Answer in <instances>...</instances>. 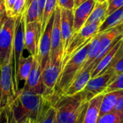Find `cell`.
I'll list each match as a JSON object with an SVG mask.
<instances>
[{
	"mask_svg": "<svg viewBox=\"0 0 123 123\" xmlns=\"http://www.w3.org/2000/svg\"><path fill=\"white\" fill-rule=\"evenodd\" d=\"M53 94H37L19 89L9 106L4 111V122L39 123L44 112L53 105Z\"/></svg>",
	"mask_w": 123,
	"mask_h": 123,
	"instance_id": "1",
	"label": "cell"
},
{
	"mask_svg": "<svg viewBox=\"0 0 123 123\" xmlns=\"http://www.w3.org/2000/svg\"><path fill=\"white\" fill-rule=\"evenodd\" d=\"M88 103L83 91L71 96L58 97L53 103L57 123H84Z\"/></svg>",
	"mask_w": 123,
	"mask_h": 123,
	"instance_id": "2",
	"label": "cell"
},
{
	"mask_svg": "<svg viewBox=\"0 0 123 123\" xmlns=\"http://www.w3.org/2000/svg\"><path fill=\"white\" fill-rule=\"evenodd\" d=\"M91 40L79 51H77L74 55H73L62 66L61 71L60 73L53 92V94L56 97L63 94V93L67 89L82 67L86 58L87 52Z\"/></svg>",
	"mask_w": 123,
	"mask_h": 123,
	"instance_id": "3",
	"label": "cell"
},
{
	"mask_svg": "<svg viewBox=\"0 0 123 123\" xmlns=\"http://www.w3.org/2000/svg\"><path fill=\"white\" fill-rule=\"evenodd\" d=\"M26 7V6H25ZM25 8L16 17L14 33L11 51V68L13 88L15 95L18 92L19 87L17 84V76L19 63L25 49Z\"/></svg>",
	"mask_w": 123,
	"mask_h": 123,
	"instance_id": "4",
	"label": "cell"
},
{
	"mask_svg": "<svg viewBox=\"0 0 123 123\" xmlns=\"http://www.w3.org/2000/svg\"><path fill=\"white\" fill-rule=\"evenodd\" d=\"M101 23H94L84 25L76 34H74L68 45L67 48L63 52L62 58V66L77 51L89 43L97 33L98 28Z\"/></svg>",
	"mask_w": 123,
	"mask_h": 123,
	"instance_id": "5",
	"label": "cell"
},
{
	"mask_svg": "<svg viewBox=\"0 0 123 123\" xmlns=\"http://www.w3.org/2000/svg\"><path fill=\"white\" fill-rule=\"evenodd\" d=\"M15 97L13 88L11 55L1 64L0 76V110L4 111L9 106Z\"/></svg>",
	"mask_w": 123,
	"mask_h": 123,
	"instance_id": "6",
	"label": "cell"
},
{
	"mask_svg": "<svg viewBox=\"0 0 123 123\" xmlns=\"http://www.w3.org/2000/svg\"><path fill=\"white\" fill-rule=\"evenodd\" d=\"M15 20L6 13L0 19V65L11 55Z\"/></svg>",
	"mask_w": 123,
	"mask_h": 123,
	"instance_id": "7",
	"label": "cell"
},
{
	"mask_svg": "<svg viewBox=\"0 0 123 123\" xmlns=\"http://www.w3.org/2000/svg\"><path fill=\"white\" fill-rule=\"evenodd\" d=\"M63 53V48L61 30V8L57 6L54 12L53 24L51 31L49 61L50 62H55L58 59H62Z\"/></svg>",
	"mask_w": 123,
	"mask_h": 123,
	"instance_id": "8",
	"label": "cell"
},
{
	"mask_svg": "<svg viewBox=\"0 0 123 123\" xmlns=\"http://www.w3.org/2000/svg\"><path fill=\"white\" fill-rule=\"evenodd\" d=\"M123 55V37L102 57L97 66L92 72V77L94 78L108 71Z\"/></svg>",
	"mask_w": 123,
	"mask_h": 123,
	"instance_id": "9",
	"label": "cell"
},
{
	"mask_svg": "<svg viewBox=\"0 0 123 123\" xmlns=\"http://www.w3.org/2000/svg\"><path fill=\"white\" fill-rule=\"evenodd\" d=\"M113 78V73L111 71H107L104 74L94 78H91L83 92L86 100L89 101L92 98L99 94L106 89Z\"/></svg>",
	"mask_w": 123,
	"mask_h": 123,
	"instance_id": "10",
	"label": "cell"
},
{
	"mask_svg": "<svg viewBox=\"0 0 123 123\" xmlns=\"http://www.w3.org/2000/svg\"><path fill=\"white\" fill-rule=\"evenodd\" d=\"M54 13L50 17L44 32H43L38 43L37 50V60L39 61L41 70H43L50 59V39H51V31L53 24Z\"/></svg>",
	"mask_w": 123,
	"mask_h": 123,
	"instance_id": "11",
	"label": "cell"
},
{
	"mask_svg": "<svg viewBox=\"0 0 123 123\" xmlns=\"http://www.w3.org/2000/svg\"><path fill=\"white\" fill-rule=\"evenodd\" d=\"M61 68L62 59H58L55 62H50L48 61L45 68L42 70V81L46 88V93L53 94L55 86L61 71Z\"/></svg>",
	"mask_w": 123,
	"mask_h": 123,
	"instance_id": "12",
	"label": "cell"
},
{
	"mask_svg": "<svg viewBox=\"0 0 123 123\" xmlns=\"http://www.w3.org/2000/svg\"><path fill=\"white\" fill-rule=\"evenodd\" d=\"M41 71L42 70L39 61L37 60V56H35L33 58L32 68L28 75V77L25 81L23 89L40 94L46 93V88L42 81Z\"/></svg>",
	"mask_w": 123,
	"mask_h": 123,
	"instance_id": "13",
	"label": "cell"
},
{
	"mask_svg": "<svg viewBox=\"0 0 123 123\" xmlns=\"http://www.w3.org/2000/svg\"><path fill=\"white\" fill-rule=\"evenodd\" d=\"M40 38V23L33 22L25 23V48L34 57L37 55L38 43Z\"/></svg>",
	"mask_w": 123,
	"mask_h": 123,
	"instance_id": "14",
	"label": "cell"
},
{
	"mask_svg": "<svg viewBox=\"0 0 123 123\" xmlns=\"http://www.w3.org/2000/svg\"><path fill=\"white\" fill-rule=\"evenodd\" d=\"M61 30L64 52L74 33V10L61 8Z\"/></svg>",
	"mask_w": 123,
	"mask_h": 123,
	"instance_id": "15",
	"label": "cell"
},
{
	"mask_svg": "<svg viewBox=\"0 0 123 123\" xmlns=\"http://www.w3.org/2000/svg\"><path fill=\"white\" fill-rule=\"evenodd\" d=\"M95 0H85L74 9V33H77L84 25L96 4ZM72 35V36H73Z\"/></svg>",
	"mask_w": 123,
	"mask_h": 123,
	"instance_id": "16",
	"label": "cell"
},
{
	"mask_svg": "<svg viewBox=\"0 0 123 123\" xmlns=\"http://www.w3.org/2000/svg\"><path fill=\"white\" fill-rule=\"evenodd\" d=\"M91 77H92V69L88 67L81 73L79 74L74 78L73 81L71 83L69 86L63 93L62 95L71 96L81 92L86 86Z\"/></svg>",
	"mask_w": 123,
	"mask_h": 123,
	"instance_id": "17",
	"label": "cell"
},
{
	"mask_svg": "<svg viewBox=\"0 0 123 123\" xmlns=\"http://www.w3.org/2000/svg\"><path fill=\"white\" fill-rule=\"evenodd\" d=\"M105 93H101L92 98L88 103L84 123H97Z\"/></svg>",
	"mask_w": 123,
	"mask_h": 123,
	"instance_id": "18",
	"label": "cell"
},
{
	"mask_svg": "<svg viewBox=\"0 0 123 123\" xmlns=\"http://www.w3.org/2000/svg\"><path fill=\"white\" fill-rule=\"evenodd\" d=\"M107 9V1L99 2L96 1V4L89 14L84 25H88L94 23H102L107 17L106 13Z\"/></svg>",
	"mask_w": 123,
	"mask_h": 123,
	"instance_id": "19",
	"label": "cell"
},
{
	"mask_svg": "<svg viewBox=\"0 0 123 123\" xmlns=\"http://www.w3.org/2000/svg\"><path fill=\"white\" fill-rule=\"evenodd\" d=\"M122 22H123V6L105 18V19L100 24L97 33L105 32Z\"/></svg>",
	"mask_w": 123,
	"mask_h": 123,
	"instance_id": "20",
	"label": "cell"
},
{
	"mask_svg": "<svg viewBox=\"0 0 123 123\" xmlns=\"http://www.w3.org/2000/svg\"><path fill=\"white\" fill-rule=\"evenodd\" d=\"M122 96H123V90H117L105 94L102 102L99 117L111 112L117 99Z\"/></svg>",
	"mask_w": 123,
	"mask_h": 123,
	"instance_id": "21",
	"label": "cell"
},
{
	"mask_svg": "<svg viewBox=\"0 0 123 123\" xmlns=\"http://www.w3.org/2000/svg\"><path fill=\"white\" fill-rule=\"evenodd\" d=\"M100 37H101V32L100 33H97L94 36V37L92 39V40L90 42V44H89V49H88L86 61H85L84 63L83 64L82 67L81 68V69L79 70V71L78 72L77 75L81 73L86 68H87L89 66V65L92 63V62L94 61V59L96 58V56H97V55L98 53V51H99Z\"/></svg>",
	"mask_w": 123,
	"mask_h": 123,
	"instance_id": "22",
	"label": "cell"
},
{
	"mask_svg": "<svg viewBox=\"0 0 123 123\" xmlns=\"http://www.w3.org/2000/svg\"><path fill=\"white\" fill-rule=\"evenodd\" d=\"M34 56L32 55H30L29 56L25 58L22 57L19 63L17 76V86H19V83L22 81H26L30 74V71L32 68V61Z\"/></svg>",
	"mask_w": 123,
	"mask_h": 123,
	"instance_id": "23",
	"label": "cell"
},
{
	"mask_svg": "<svg viewBox=\"0 0 123 123\" xmlns=\"http://www.w3.org/2000/svg\"><path fill=\"white\" fill-rule=\"evenodd\" d=\"M57 6H58V0H45V4L43 13V17L40 22V37L43 32H44L50 17L54 13Z\"/></svg>",
	"mask_w": 123,
	"mask_h": 123,
	"instance_id": "24",
	"label": "cell"
},
{
	"mask_svg": "<svg viewBox=\"0 0 123 123\" xmlns=\"http://www.w3.org/2000/svg\"><path fill=\"white\" fill-rule=\"evenodd\" d=\"M33 22H40L37 0H30L25 7V23Z\"/></svg>",
	"mask_w": 123,
	"mask_h": 123,
	"instance_id": "25",
	"label": "cell"
},
{
	"mask_svg": "<svg viewBox=\"0 0 123 123\" xmlns=\"http://www.w3.org/2000/svg\"><path fill=\"white\" fill-rule=\"evenodd\" d=\"M97 123H123V112L112 110L99 117Z\"/></svg>",
	"mask_w": 123,
	"mask_h": 123,
	"instance_id": "26",
	"label": "cell"
},
{
	"mask_svg": "<svg viewBox=\"0 0 123 123\" xmlns=\"http://www.w3.org/2000/svg\"><path fill=\"white\" fill-rule=\"evenodd\" d=\"M39 123H57V113L53 105L44 112Z\"/></svg>",
	"mask_w": 123,
	"mask_h": 123,
	"instance_id": "27",
	"label": "cell"
},
{
	"mask_svg": "<svg viewBox=\"0 0 123 123\" xmlns=\"http://www.w3.org/2000/svg\"><path fill=\"white\" fill-rule=\"evenodd\" d=\"M117 90H123V74L116 76L111 81L103 93L106 94Z\"/></svg>",
	"mask_w": 123,
	"mask_h": 123,
	"instance_id": "28",
	"label": "cell"
},
{
	"mask_svg": "<svg viewBox=\"0 0 123 123\" xmlns=\"http://www.w3.org/2000/svg\"><path fill=\"white\" fill-rule=\"evenodd\" d=\"M25 6L26 0H16L11 11L9 13H6V14L13 17H17L25 9Z\"/></svg>",
	"mask_w": 123,
	"mask_h": 123,
	"instance_id": "29",
	"label": "cell"
},
{
	"mask_svg": "<svg viewBox=\"0 0 123 123\" xmlns=\"http://www.w3.org/2000/svg\"><path fill=\"white\" fill-rule=\"evenodd\" d=\"M123 6V0H108L107 1V9L106 16L112 14L120 8Z\"/></svg>",
	"mask_w": 123,
	"mask_h": 123,
	"instance_id": "30",
	"label": "cell"
},
{
	"mask_svg": "<svg viewBox=\"0 0 123 123\" xmlns=\"http://www.w3.org/2000/svg\"><path fill=\"white\" fill-rule=\"evenodd\" d=\"M113 73L112 79L117 75L123 74V55L108 70Z\"/></svg>",
	"mask_w": 123,
	"mask_h": 123,
	"instance_id": "31",
	"label": "cell"
},
{
	"mask_svg": "<svg viewBox=\"0 0 123 123\" xmlns=\"http://www.w3.org/2000/svg\"><path fill=\"white\" fill-rule=\"evenodd\" d=\"M58 6L70 10L74 9V0H58Z\"/></svg>",
	"mask_w": 123,
	"mask_h": 123,
	"instance_id": "32",
	"label": "cell"
},
{
	"mask_svg": "<svg viewBox=\"0 0 123 123\" xmlns=\"http://www.w3.org/2000/svg\"><path fill=\"white\" fill-rule=\"evenodd\" d=\"M112 110H115V111H123V96L120 97L117 99V101L115 103Z\"/></svg>",
	"mask_w": 123,
	"mask_h": 123,
	"instance_id": "33",
	"label": "cell"
},
{
	"mask_svg": "<svg viewBox=\"0 0 123 123\" xmlns=\"http://www.w3.org/2000/svg\"><path fill=\"white\" fill-rule=\"evenodd\" d=\"M37 3H38V9H39V20H40V22H41L43 9H44V6L45 4V0H37Z\"/></svg>",
	"mask_w": 123,
	"mask_h": 123,
	"instance_id": "34",
	"label": "cell"
},
{
	"mask_svg": "<svg viewBox=\"0 0 123 123\" xmlns=\"http://www.w3.org/2000/svg\"><path fill=\"white\" fill-rule=\"evenodd\" d=\"M6 9L5 0H0V19L4 14H6Z\"/></svg>",
	"mask_w": 123,
	"mask_h": 123,
	"instance_id": "35",
	"label": "cell"
},
{
	"mask_svg": "<svg viewBox=\"0 0 123 123\" xmlns=\"http://www.w3.org/2000/svg\"><path fill=\"white\" fill-rule=\"evenodd\" d=\"M15 1H16V0H5L6 13H9L11 11V9H12V6H13Z\"/></svg>",
	"mask_w": 123,
	"mask_h": 123,
	"instance_id": "36",
	"label": "cell"
},
{
	"mask_svg": "<svg viewBox=\"0 0 123 123\" xmlns=\"http://www.w3.org/2000/svg\"><path fill=\"white\" fill-rule=\"evenodd\" d=\"M85 0H74V9L77 7L79 4H81L82 2H84Z\"/></svg>",
	"mask_w": 123,
	"mask_h": 123,
	"instance_id": "37",
	"label": "cell"
},
{
	"mask_svg": "<svg viewBox=\"0 0 123 123\" xmlns=\"http://www.w3.org/2000/svg\"><path fill=\"white\" fill-rule=\"evenodd\" d=\"M3 112L0 110V123L4 122V115Z\"/></svg>",
	"mask_w": 123,
	"mask_h": 123,
	"instance_id": "38",
	"label": "cell"
},
{
	"mask_svg": "<svg viewBox=\"0 0 123 123\" xmlns=\"http://www.w3.org/2000/svg\"><path fill=\"white\" fill-rule=\"evenodd\" d=\"M108 1V0H97V1H99V2H103V1Z\"/></svg>",
	"mask_w": 123,
	"mask_h": 123,
	"instance_id": "39",
	"label": "cell"
},
{
	"mask_svg": "<svg viewBox=\"0 0 123 123\" xmlns=\"http://www.w3.org/2000/svg\"><path fill=\"white\" fill-rule=\"evenodd\" d=\"M30 1V0H26V4H27Z\"/></svg>",
	"mask_w": 123,
	"mask_h": 123,
	"instance_id": "40",
	"label": "cell"
},
{
	"mask_svg": "<svg viewBox=\"0 0 123 123\" xmlns=\"http://www.w3.org/2000/svg\"><path fill=\"white\" fill-rule=\"evenodd\" d=\"M0 76H1V65H0Z\"/></svg>",
	"mask_w": 123,
	"mask_h": 123,
	"instance_id": "41",
	"label": "cell"
},
{
	"mask_svg": "<svg viewBox=\"0 0 123 123\" xmlns=\"http://www.w3.org/2000/svg\"><path fill=\"white\" fill-rule=\"evenodd\" d=\"M95 1H97V0H95Z\"/></svg>",
	"mask_w": 123,
	"mask_h": 123,
	"instance_id": "42",
	"label": "cell"
}]
</instances>
